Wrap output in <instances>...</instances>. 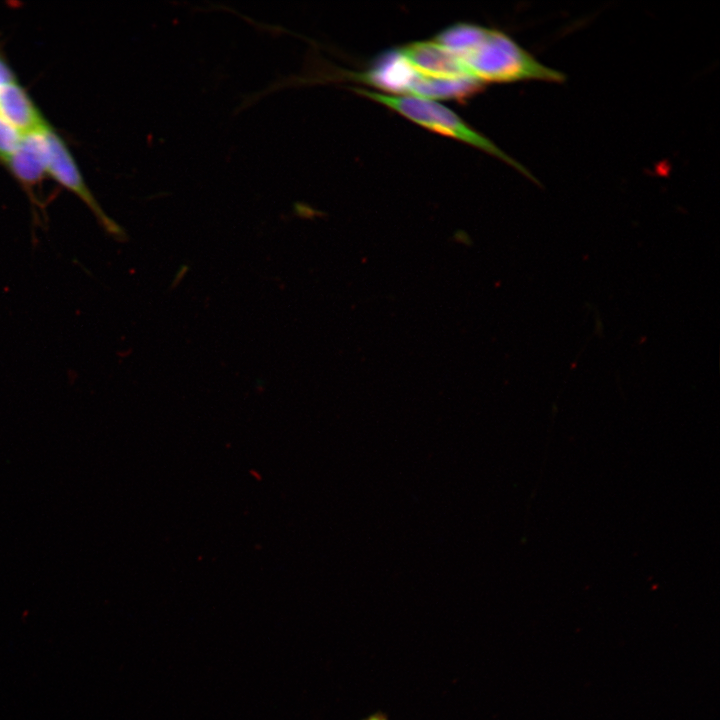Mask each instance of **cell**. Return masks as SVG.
I'll return each instance as SVG.
<instances>
[{
    "instance_id": "cell-6",
    "label": "cell",
    "mask_w": 720,
    "mask_h": 720,
    "mask_svg": "<svg viewBox=\"0 0 720 720\" xmlns=\"http://www.w3.org/2000/svg\"><path fill=\"white\" fill-rule=\"evenodd\" d=\"M43 130L23 134L17 148L3 162L26 186L37 184L47 174L48 151Z\"/></svg>"
},
{
    "instance_id": "cell-7",
    "label": "cell",
    "mask_w": 720,
    "mask_h": 720,
    "mask_svg": "<svg viewBox=\"0 0 720 720\" xmlns=\"http://www.w3.org/2000/svg\"><path fill=\"white\" fill-rule=\"evenodd\" d=\"M0 115L22 134L41 131L49 124L17 81L0 87Z\"/></svg>"
},
{
    "instance_id": "cell-4",
    "label": "cell",
    "mask_w": 720,
    "mask_h": 720,
    "mask_svg": "<svg viewBox=\"0 0 720 720\" xmlns=\"http://www.w3.org/2000/svg\"><path fill=\"white\" fill-rule=\"evenodd\" d=\"M396 49L405 61L424 77L439 80H474L460 60L434 39L415 41Z\"/></svg>"
},
{
    "instance_id": "cell-2",
    "label": "cell",
    "mask_w": 720,
    "mask_h": 720,
    "mask_svg": "<svg viewBox=\"0 0 720 720\" xmlns=\"http://www.w3.org/2000/svg\"><path fill=\"white\" fill-rule=\"evenodd\" d=\"M354 91L396 111L426 129L483 150L513 166L530 179L535 180L524 166L508 156L495 143L474 130L454 111L435 100L414 96L391 95L362 88H357Z\"/></svg>"
},
{
    "instance_id": "cell-10",
    "label": "cell",
    "mask_w": 720,
    "mask_h": 720,
    "mask_svg": "<svg viewBox=\"0 0 720 720\" xmlns=\"http://www.w3.org/2000/svg\"><path fill=\"white\" fill-rule=\"evenodd\" d=\"M364 720H388V719L382 713H375V714L370 715L369 717H367Z\"/></svg>"
},
{
    "instance_id": "cell-9",
    "label": "cell",
    "mask_w": 720,
    "mask_h": 720,
    "mask_svg": "<svg viewBox=\"0 0 720 720\" xmlns=\"http://www.w3.org/2000/svg\"><path fill=\"white\" fill-rule=\"evenodd\" d=\"M14 81H17L16 76L4 56L0 53V87Z\"/></svg>"
},
{
    "instance_id": "cell-1",
    "label": "cell",
    "mask_w": 720,
    "mask_h": 720,
    "mask_svg": "<svg viewBox=\"0 0 720 720\" xmlns=\"http://www.w3.org/2000/svg\"><path fill=\"white\" fill-rule=\"evenodd\" d=\"M451 51L470 77L484 83L562 82L565 75L546 66L506 33L471 23H456L434 38Z\"/></svg>"
},
{
    "instance_id": "cell-5",
    "label": "cell",
    "mask_w": 720,
    "mask_h": 720,
    "mask_svg": "<svg viewBox=\"0 0 720 720\" xmlns=\"http://www.w3.org/2000/svg\"><path fill=\"white\" fill-rule=\"evenodd\" d=\"M354 78L391 95L415 96L423 76L405 61L397 49H391L375 58L367 70L355 73Z\"/></svg>"
},
{
    "instance_id": "cell-3",
    "label": "cell",
    "mask_w": 720,
    "mask_h": 720,
    "mask_svg": "<svg viewBox=\"0 0 720 720\" xmlns=\"http://www.w3.org/2000/svg\"><path fill=\"white\" fill-rule=\"evenodd\" d=\"M43 134L47 144V174L81 198L98 217L105 229L121 237L122 228L108 218L89 191L67 145L55 130L48 125Z\"/></svg>"
},
{
    "instance_id": "cell-8",
    "label": "cell",
    "mask_w": 720,
    "mask_h": 720,
    "mask_svg": "<svg viewBox=\"0 0 720 720\" xmlns=\"http://www.w3.org/2000/svg\"><path fill=\"white\" fill-rule=\"evenodd\" d=\"M22 133L0 115V161L4 162L17 148Z\"/></svg>"
}]
</instances>
